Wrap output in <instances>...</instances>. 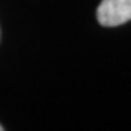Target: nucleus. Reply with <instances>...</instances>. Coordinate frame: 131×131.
Masks as SVG:
<instances>
[{
	"label": "nucleus",
	"mask_w": 131,
	"mask_h": 131,
	"mask_svg": "<svg viewBox=\"0 0 131 131\" xmlns=\"http://www.w3.org/2000/svg\"><path fill=\"white\" fill-rule=\"evenodd\" d=\"M0 35H2V33H0Z\"/></svg>",
	"instance_id": "7ed1b4c3"
},
{
	"label": "nucleus",
	"mask_w": 131,
	"mask_h": 131,
	"mask_svg": "<svg viewBox=\"0 0 131 131\" xmlns=\"http://www.w3.org/2000/svg\"><path fill=\"white\" fill-rule=\"evenodd\" d=\"M96 19L104 27H117L131 21V0H103L96 8Z\"/></svg>",
	"instance_id": "f257e3e1"
},
{
	"label": "nucleus",
	"mask_w": 131,
	"mask_h": 131,
	"mask_svg": "<svg viewBox=\"0 0 131 131\" xmlns=\"http://www.w3.org/2000/svg\"><path fill=\"white\" fill-rule=\"evenodd\" d=\"M0 131H3V126H2V125H0Z\"/></svg>",
	"instance_id": "f03ea898"
}]
</instances>
